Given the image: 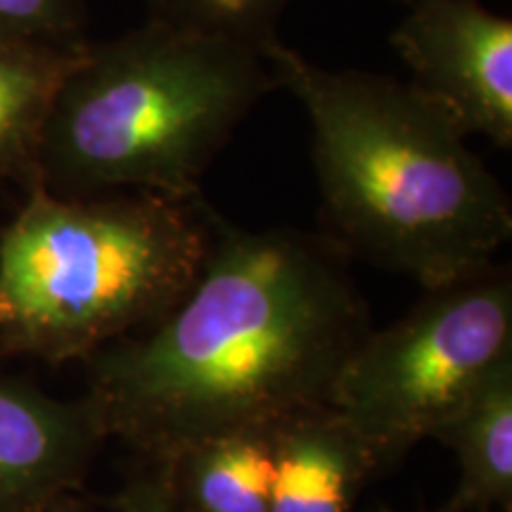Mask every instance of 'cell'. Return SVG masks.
Instances as JSON below:
<instances>
[{"label": "cell", "instance_id": "obj_1", "mask_svg": "<svg viewBox=\"0 0 512 512\" xmlns=\"http://www.w3.org/2000/svg\"><path fill=\"white\" fill-rule=\"evenodd\" d=\"M351 256L328 235L247 230L219 211L200 271L155 325L88 358L86 399L105 439L138 460L328 403L368 332Z\"/></svg>", "mask_w": 512, "mask_h": 512}, {"label": "cell", "instance_id": "obj_2", "mask_svg": "<svg viewBox=\"0 0 512 512\" xmlns=\"http://www.w3.org/2000/svg\"><path fill=\"white\" fill-rule=\"evenodd\" d=\"M261 55L311 124L320 233L422 290L494 264L510 197L444 105L413 83L320 67L280 38Z\"/></svg>", "mask_w": 512, "mask_h": 512}, {"label": "cell", "instance_id": "obj_3", "mask_svg": "<svg viewBox=\"0 0 512 512\" xmlns=\"http://www.w3.org/2000/svg\"><path fill=\"white\" fill-rule=\"evenodd\" d=\"M278 88L259 50L147 22L88 43L43 128L36 181L60 197L202 195V176L264 95Z\"/></svg>", "mask_w": 512, "mask_h": 512}, {"label": "cell", "instance_id": "obj_4", "mask_svg": "<svg viewBox=\"0 0 512 512\" xmlns=\"http://www.w3.org/2000/svg\"><path fill=\"white\" fill-rule=\"evenodd\" d=\"M214 211L202 195L31 185L0 233V351L88 361L155 325L200 271Z\"/></svg>", "mask_w": 512, "mask_h": 512}, {"label": "cell", "instance_id": "obj_5", "mask_svg": "<svg viewBox=\"0 0 512 512\" xmlns=\"http://www.w3.org/2000/svg\"><path fill=\"white\" fill-rule=\"evenodd\" d=\"M510 361L512 275L489 264L427 287L411 311L370 330L339 368L328 403L384 472L434 439Z\"/></svg>", "mask_w": 512, "mask_h": 512}, {"label": "cell", "instance_id": "obj_6", "mask_svg": "<svg viewBox=\"0 0 512 512\" xmlns=\"http://www.w3.org/2000/svg\"><path fill=\"white\" fill-rule=\"evenodd\" d=\"M389 43L467 136L512 147V22L479 0H418Z\"/></svg>", "mask_w": 512, "mask_h": 512}, {"label": "cell", "instance_id": "obj_7", "mask_svg": "<svg viewBox=\"0 0 512 512\" xmlns=\"http://www.w3.org/2000/svg\"><path fill=\"white\" fill-rule=\"evenodd\" d=\"M102 441L86 396L64 401L0 373V512H43L76 494Z\"/></svg>", "mask_w": 512, "mask_h": 512}, {"label": "cell", "instance_id": "obj_8", "mask_svg": "<svg viewBox=\"0 0 512 512\" xmlns=\"http://www.w3.org/2000/svg\"><path fill=\"white\" fill-rule=\"evenodd\" d=\"M377 465L330 403L302 408L273 425L268 512H356Z\"/></svg>", "mask_w": 512, "mask_h": 512}, {"label": "cell", "instance_id": "obj_9", "mask_svg": "<svg viewBox=\"0 0 512 512\" xmlns=\"http://www.w3.org/2000/svg\"><path fill=\"white\" fill-rule=\"evenodd\" d=\"M185 512H268L273 425L200 439L162 460Z\"/></svg>", "mask_w": 512, "mask_h": 512}, {"label": "cell", "instance_id": "obj_10", "mask_svg": "<svg viewBox=\"0 0 512 512\" xmlns=\"http://www.w3.org/2000/svg\"><path fill=\"white\" fill-rule=\"evenodd\" d=\"M434 439L458 458L446 512L512 510V361L496 370Z\"/></svg>", "mask_w": 512, "mask_h": 512}, {"label": "cell", "instance_id": "obj_11", "mask_svg": "<svg viewBox=\"0 0 512 512\" xmlns=\"http://www.w3.org/2000/svg\"><path fill=\"white\" fill-rule=\"evenodd\" d=\"M86 46L0 41V176L34 185L55 95Z\"/></svg>", "mask_w": 512, "mask_h": 512}, {"label": "cell", "instance_id": "obj_12", "mask_svg": "<svg viewBox=\"0 0 512 512\" xmlns=\"http://www.w3.org/2000/svg\"><path fill=\"white\" fill-rule=\"evenodd\" d=\"M292 0H145L150 22L228 38L264 53Z\"/></svg>", "mask_w": 512, "mask_h": 512}, {"label": "cell", "instance_id": "obj_13", "mask_svg": "<svg viewBox=\"0 0 512 512\" xmlns=\"http://www.w3.org/2000/svg\"><path fill=\"white\" fill-rule=\"evenodd\" d=\"M79 0H0V41L83 46Z\"/></svg>", "mask_w": 512, "mask_h": 512}, {"label": "cell", "instance_id": "obj_14", "mask_svg": "<svg viewBox=\"0 0 512 512\" xmlns=\"http://www.w3.org/2000/svg\"><path fill=\"white\" fill-rule=\"evenodd\" d=\"M114 512H185L171 489L162 460H138L124 489L114 498Z\"/></svg>", "mask_w": 512, "mask_h": 512}, {"label": "cell", "instance_id": "obj_15", "mask_svg": "<svg viewBox=\"0 0 512 512\" xmlns=\"http://www.w3.org/2000/svg\"><path fill=\"white\" fill-rule=\"evenodd\" d=\"M43 512H93V508L88 505L86 498H81L79 491H76V494L60 498V501L53 503L48 510H43Z\"/></svg>", "mask_w": 512, "mask_h": 512}, {"label": "cell", "instance_id": "obj_16", "mask_svg": "<svg viewBox=\"0 0 512 512\" xmlns=\"http://www.w3.org/2000/svg\"><path fill=\"white\" fill-rule=\"evenodd\" d=\"M394 3H401V5H406V8H408V5L418 3V0H394Z\"/></svg>", "mask_w": 512, "mask_h": 512}, {"label": "cell", "instance_id": "obj_17", "mask_svg": "<svg viewBox=\"0 0 512 512\" xmlns=\"http://www.w3.org/2000/svg\"><path fill=\"white\" fill-rule=\"evenodd\" d=\"M380 512H394V510H380ZM437 512H446L444 508H441V510H437Z\"/></svg>", "mask_w": 512, "mask_h": 512}]
</instances>
